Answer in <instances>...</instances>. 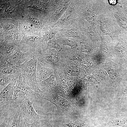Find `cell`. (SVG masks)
<instances>
[{"mask_svg":"<svg viewBox=\"0 0 127 127\" xmlns=\"http://www.w3.org/2000/svg\"><path fill=\"white\" fill-rule=\"evenodd\" d=\"M50 17L40 11L27 8L24 9L21 19L44 34L51 28L49 21Z\"/></svg>","mask_w":127,"mask_h":127,"instance_id":"cell-1","label":"cell"},{"mask_svg":"<svg viewBox=\"0 0 127 127\" xmlns=\"http://www.w3.org/2000/svg\"><path fill=\"white\" fill-rule=\"evenodd\" d=\"M19 45L21 51L31 54L37 59L40 58L47 47L43 36L35 35L24 36Z\"/></svg>","mask_w":127,"mask_h":127,"instance_id":"cell-2","label":"cell"},{"mask_svg":"<svg viewBox=\"0 0 127 127\" xmlns=\"http://www.w3.org/2000/svg\"><path fill=\"white\" fill-rule=\"evenodd\" d=\"M37 58L33 57L17 67V71L24 76L30 88L36 93L40 89L37 81L36 71Z\"/></svg>","mask_w":127,"mask_h":127,"instance_id":"cell-3","label":"cell"},{"mask_svg":"<svg viewBox=\"0 0 127 127\" xmlns=\"http://www.w3.org/2000/svg\"><path fill=\"white\" fill-rule=\"evenodd\" d=\"M24 0L25 8H32L40 11L51 17L55 12V0Z\"/></svg>","mask_w":127,"mask_h":127,"instance_id":"cell-4","label":"cell"},{"mask_svg":"<svg viewBox=\"0 0 127 127\" xmlns=\"http://www.w3.org/2000/svg\"><path fill=\"white\" fill-rule=\"evenodd\" d=\"M77 7L71 0L70 5L59 20L51 26V28L62 29L71 25L75 20L77 16Z\"/></svg>","mask_w":127,"mask_h":127,"instance_id":"cell-5","label":"cell"},{"mask_svg":"<svg viewBox=\"0 0 127 127\" xmlns=\"http://www.w3.org/2000/svg\"><path fill=\"white\" fill-rule=\"evenodd\" d=\"M20 74L18 71L12 81L6 87L0 90V108L7 105H14L13 96L16 82Z\"/></svg>","mask_w":127,"mask_h":127,"instance_id":"cell-6","label":"cell"},{"mask_svg":"<svg viewBox=\"0 0 127 127\" xmlns=\"http://www.w3.org/2000/svg\"><path fill=\"white\" fill-rule=\"evenodd\" d=\"M82 28L79 23L76 19L71 25L62 29L56 36L84 40L85 36L82 32Z\"/></svg>","mask_w":127,"mask_h":127,"instance_id":"cell-7","label":"cell"},{"mask_svg":"<svg viewBox=\"0 0 127 127\" xmlns=\"http://www.w3.org/2000/svg\"><path fill=\"white\" fill-rule=\"evenodd\" d=\"M25 8L23 4L13 6L10 4L9 0L4 12L0 14V19L11 18L19 20L22 18Z\"/></svg>","mask_w":127,"mask_h":127,"instance_id":"cell-8","label":"cell"},{"mask_svg":"<svg viewBox=\"0 0 127 127\" xmlns=\"http://www.w3.org/2000/svg\"><path fill=\"white\" fill-rule=\"evenodd\" d=\"M32 104V102L30 100L27 96L19 106L24 120L27 121L28 119L34 118L40 120L44 119L45 117L38 115L36 112Z\"/></svg>","mask_w":127,"mask_h":127,"instance_id":"cell-9","label":"cell"},{"mask_svg":"<svg viewBox=\"0 0 127 127\" xmlns=\"http://www.w3.org/2000/svg\"><path fill=\"white\" fill-rule=\"evenodd\" d=\"M0 42L20 43L24 36L18 29L4 31L0 27Z\"/></svg>","mask_w":127,"mask_h":127,"instance_id":"cell-10","label":"cell"},{"mask_svg":"<svg viewBox=\"0 0 127 127\" xmlns=\"http://www.w3.org/2000/svg\"><path fill=\"white\" fill-rule=\"evenodd\" d=\"M71 2V0H55L56 10L50 19L51 26L60 18L69 7Z\"/></svg>","mask_w":127,"mask_h":127,"instance_id":"cell-11","label":"cell"},{"mask_svg":"<svg viewBox=\"0 0 127 127\" xmlns=\"http://www.w3.org/2000/svg\"><path fill=\"white\" fill-rule=\"evenodd\" d=\"M52 72V69L50 66L37 59L36 75L38 83L48 79Z\"/></svg>","mask_w":127,"mask_h":127,"instance_id":"cell-12","label":"cell"},{"mask_svg":"<svg viewBox=\"0 0 127 127\" xmlns=\"http://www.w3.org/2000/svg\"><path fill=\"white\" fill-rule=\"evenodd\" d=\"M33 56L30 53L21 51L20 48L7 59L8 62L17 67L32 59Z\"/></svg>","mask_w":127,"mask_h":127,"instance_id":"cell-13","label":"cell"},{"mask_svg":"<svg viewBox=\"0 0 127 127\" xmlns=\"http://www.w3.org/2000/svg\"><path fill=\"white\" fill-rule=\"evenodd\" d=\"M0 56L7 59L19 48V44L0 42Z\"/></svg>","mask_w":127,"mask_h":127,"instance_id":"cell-14","label":"cell"},{"mask_svg":"<svg viewBox=\"0 0 127 127\" xmlns=\"http://www.w3.org/2000/svg\"><path fill=\"white\" fill-rule=\"evenodd\" d=\"M18 29L24 36L35 35L43 36V34L21 19L19 20Z\"/></svg>","mask_w":127,"mask_h":127,"instance_id":"cell-15","label":"cell"},{"mask_svg":"<svg viewBox=\"0 0 127 127\" xmlns=\"http://www.w3.org/2000/svg\"><path fill=\"white\" fill-rule=\"evenodd\" d=\"M55 49H46L43 52L39 59L42 62L50 66L57 62L58 61L57 51Z\"/></svg>","mask_w":127,"mask_h":127,"instance_id":"cell-16","label":"cell"},{"mask_svg":"<svg viewBox=\"0 0 127 127\" xmlns=\"http://www.w3.org/2000/svg\"><path fill=\"white\" fill-rule=\"evenodd\" d=\"M19 20L11 18L0 19V27L4 31L18 28Z\"/></svg>","mask_w":127,"mask_h":127,"instance_id":"cell-17","label":"cell"},{"mask_svg":"<svg viewBox=\"0 0 127 127\" xmlns=\"http://www.w3.org/2000/svg\"><path fill=\"white\" fill-rule=\"evenodd\" d=\"M15 87L20 90L30 94L35 95L36 93L30 88L27 83L23 76L20 74L18 78Z\"/></svg>","mask_w":127,"mask_h":127,"instance_id":"cell-18","label":"cell"},{"mask_svg":"<svg viewBox=\"0 0 127 127\" xmlns=\"http://www.w3.org/2000/svg\"><path fill=\"white\" fill-rule=\"evenodd\" d=\"M27 93L15 87L13 96L14 103L13 105L17 107L19 106L27 96Z\"/></svg>","mask_w":127,"mask_h":127,"instance_id":"cell-19","label":"cell"},{"mask_svg":"<svg viewBox=\"0 0 127 127\" xmlns=\"http://www.w3.org/2000/svg\"><path fill=\"white\" fill-rule=\"evenodd\" d=\"M127 123V118L119 116L112 118L107 123L105 124L106 127L115 126L125 127Z\"/></svg>","mask_w":127,"mask_h":127,"instance_id":"cell-20","label":"cell"},{"mask_svg":"<svg viewBox=\"0 0 127 127\" xmlns=\"http://www.w3.org/2000/svg\"><path fill=\"white\" fill-rule=\"evenodd\" d=\"M24 121L22 113L18 106L9 127H23V124Z\"/></svg>","mask_w":127,"mask_h":127,"instance_id":"cell-21","label":"cell"},{"mask_svg":"<svg viewBox=\"0 0 127 127\" xmlns=\"http://www.w3.org/2000/svg\"><path fill=\"white\" fill-rule=\"evenodd\" d=\"M0 74L6 75H13L17 72V67L8 62L0 67Z\"/></svg>","mask_w":127,"mask_h":127,"instance_id":"cell-22","label":"cell"},{"mask_svg":"<svg viewBox=\"0 0 127 127\" xmlns=\"http://www.w3.org/2000/svg\"><path fill=\"white\" fill-rule=\"evenodd\" d=\"M55 38L58 42L64 45L69 46L74 50L77 49V44L75 41L68 38L61 36H56Z\"/></svg>","mask_w":127,"mask_h":127,"instance_id":"cell-23","label":"cell"},{"mask_svg":"<svg viewBox=\"0 0 127 127\" xmlns=\"http://www.w3.org/2000/svg\"><path fill=\"white\" fill-rule=\"evenodd\" d=\"M61 29L55 28H51L49 30L45 32L44 34L43 35V36L46 43L50 40L55 38L57 34Z\"/></svg>","mask_w":127,"mask_h":127,"instance_id":"cell-24","label":"cell"},{"mask_svg":"<svg viewBox=\"0 0 127 127\" xmlns=\"http://www.w3.org/2000/svg\"><path fill=\"white\" fill-rule=\"evenodd\" d=\"M15 75H6L0 74V89H2L7 86L12 80Z\"/></svg>","mask_w":127,"mask_h":127,"instance_id":"cell-25","label":"cell"},{"mask_svg":"<svg viewBox=\"0 0 127 127\" xmlns=\"http://www.w3.org/2000/svg\"><path fill=\"white\" fill-rule=\"evenodd\" d=\"M47 47L46 49L53 48L58 51H60L62 48L59 44L58 42L55 38L49 40L46 43Z\"/></svg>","mask_w":127,"mask_h":127,"instance_id":"cell-26","label":"cell"},{"mask_svg":"<svg viewBox=\"0 0 127 127\" xmlns=\"http://www.w3.org/2000/svg\"><path fill=\"white\" fill-rule=\"evenodd\" d=\"M7 114L4 120L0 124V127H9L10 123L13 117L12 118Z\"/></svg>","mask_w":127,"mask_h":127,"instance_id":"cell-27","label":"cell"},{"mask_svg":"<svg viewBox=\"0 0 127 127\" xmlns=\"http://www.w3.org/2000/svg\"><path fill=\"white\" fill-rule=\"evenodd\" d=\"M39 120H40L35 119L33 123H29L27 122L26 120H24V127H39L40 124Z\"/></svg>","mask_w":127,"mask_h":127,"instance_id":"cell-28","label":"cell"},{"mask_svg":"<svg viewBox=\"0 0 127 127\" xmlns=\"http://www.w3.org/2000/svg\"><path fill=\"white\" fill-rule=\"evenodd\" d=\"M9 0H0V14L4 12L7 4Z\"/></svg>","mask_w":127,"mask_h":127,"instance_id":"cell-29","label":"cell"},{"mask_svg":"<svg viewBox=\"0 0 127 127\" xmlns=\"http://www.w3.org/2000/svg\"><path fill=\"white\" fill-rule=\"evenodd\" d=\"M24 0H9L10 4L12 5L16 6L23 4Z\"/></svg>","mask_w":127,"mask_h":127,"instance_id":"cell-30","label":"cell"},{"mask_svg":"<svg viewBox=\"0 0 127 127\" xmlns=\"http://www.w3.org/2000/svg\"><path fill=\"white\" fill-rule=\"evenodd\" d=\"M80 49L83 52H90L91 51L90 48L88 46L83 44L80 45Z\"/></svg>","mask_w":127,"mask_h":127,"instance_id":"cell-31","label":"cell"},{"mask_svg":"<svg viewBox=\"0 0 127 127\" xmlns=\"http://www.w3.org/2000/svg\"><path fill=\"white\" fill-rule=\"evenodd\" d=\"M78 69H77V67H73L72 68V72L73 74H77L78 73Z\"/></svg>","mask_w":127,"mask_h":127,"instance_id":"cell-32","label":"cell"},{"mask_svg":"<svg viewBox=\"0 0 127 127\" xmlns=\"http://www.w3.org/2000/svg\"><path fill=\"white\" fill-rule=\"evenodd\" d=\"M45 127H53L50 123H47L46 122H44Z\"/></svg>","mask_w":127,"mask_h":127,"instance_id":"cell-33","label":"cell"},{"mask_svg":"<svg viewBox=\"0 0 127 127\" xmlns=\"http://www.w3.org/2000/svg\"><path fill=\"white\" fill-rule=\"evenodd\" d=\"M109 2L110 4H115L117 2L116 0H110Z\"/></svg>","mask_w":127,"mask_h":127,"instance_id":"cell-34","label":"cell"},{"mask_svg":"<svg viewBox=\"0 0 127 127\" xmlns=\"http://www.w3.org/2000/svg\"><path fill=\"white\" fill-rule=\"evenodd\" d=\"M106 126V125L104 124L103 125H100L98 126H97L96 127H105Z\"/></svg>","mask_w":127,"mask_h":127,"instance_id":"cell-35","label":"cell"}]
</instances>
